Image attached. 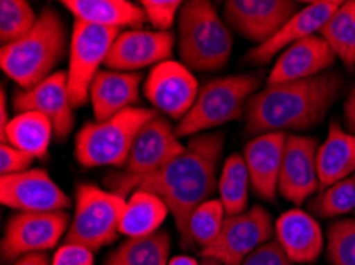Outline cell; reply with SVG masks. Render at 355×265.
Wrapping results in <instances>:
<instances>
[{
  "instance_id": "obj_1",
  "label": "cell",
  "mask_w": 355,
  "mask_h": 265,
  "mask_svg": "<svg viewBox=\"0 0 355 265\" xmlns=\"http://www.w3.org/2000/svg\"><path fill=\"white\" fill-rule=\"evenodd\" d=\"M225 134L206 132L191 137L185 151L161 169L147 175L114 172L105 176L109 191L128 199L134 191L158 196L174 216L184 248L193 246L188 223L199 205L211 199L218 188V162L223 153Z\"/></svg>"
},
{
  "instance_id": "obj_2",
  "label": "cell",
  "mask_w": 355,
  "mask_h": 265,
  "mask_svg": "<svg viewBox=\"0 0 355 265\" xmlns=\"http://www.w3.org/2000/svg\"><path fill=\"white\" fill-rule=\"evenodd\" d=\"M344 89V78L336 70L313 78L266 84L250 97L245 107V132L309 131L330 111Z\"/></svg>"
},
{
  "instance_id": "obj_3",
  "label": "cell",
  "mask_w": 355,
  "mask_h": 265,
  "mask_svg": "<svg viewBox=\"0 0 355 265\" xmlns=\"http://www.w3.org/2000/svg\"><path fill=\"white\" fill-rule=\"evenodd\" d=\"M66 48L67 34L61 15L46 7L29 34L2 46L0 66L24 91L32 89L55 73L53 68L66 56Z\"/></svg>"
},
{
  "instance_id": "obj_4",
  "label": "cell",
  "mask_w": 355,
  "mask_h": 265,
  "mask_svg": "<svg viewBox=\"0 0 355 265\" xmlns=\"http://www.w3.org/2000/svg\"><path fill=\"white\" fill-rule=\"evenodd\" d=\"M177 24V46L185 67L196 72H217L227 67L233 51V34L211 2H184Z\"/></svg>"
},
{
  "instance_id": "obj_5",
  "label": "cell",
  "mask_w": 355,
  "mask_h": 265,
  "mask_svg": "<svg viewBox=\"0 0 355 265\" xmlns=\"http://www.w3.org/2000/svg\"><path fill=\"white\" fill-rule=\"evenodd\" d=\"M157 115V110L132 107L109 121L86 122L75 137V159L85 169H125L134 138Z\"/></svg>"
},
{
  "instance_id": "obj_6",
  "label": "cell",
  "mask_w": 355,
  "mask_h": 265,
  "mask_svg": "<svg viewBox=\"0 0 355 265\" xmlns=\"http://www.w3.org/2000/svg\"><path fill=\"white\" fill-rule=\"evenodd\" d=\"M260 84V77L249 73L207 81L199 89L191 110L177 122L175 135L179 138L195 137L227 122L241 120L245 116L247 102L258 93Z\"/></svg>"
},
{
  "instance_id": "obj_7",
  "label": "cell",
  "mask_w": 355,
  "mask_h": 265,
  "mask_svg": "<svg viewBox=\"0 0 355 265\" xmlns=\"http://www.w3.org/2000/svg\"><path fill=\"white\" fill-rule=\"evenodd\" d=\"M126 199L99 186L78 185L75 189V212L69 226L66 241L80 243L98 251L110 245L120 235V221Z\"/></svg>"
},
{
  "instance_id": "obj_8",
  "label": "cell",
  "mask_w": 355,
  "mask_h": 265,
  "mask_svg": "<svg viewBox=\"0 0 355 265\" xmlns=\"http://www.w3.org/2000/svg\"><path fill=\"white\" fill-rule=\"evenodd\" d=\"M118 29L75 21L69 46L67 88L72 108H82L89 99V89L94 78L105 64L116 37Z\"/></svg>"
},
{
  "instance_id": "obj_9",
  "label": "cell",
  "mask_w": 355,
  "mask_h": 265,
  "mask_svg": "<svg viewBox=\"0 0 355 265\" xmlns=\"http://www.w3.org/2000/svg\"><path fill=\"white\" fill-rule=\"evenodd\" d=\"M274 232L270 212L255 205L241 214L227 216L217 240L201 250V257L222 265H242L252 253L271 240Z\"/></svg>"
},
{
  "instance_id": "obj_10",
  "label": "cell",
  "mask_w": 355,
  "mask_h": 265,
  "mask_svg": "<svg viewBox=\"0 0 355 265\" xmlns=\"http://www.w3.org/2000/svg\"><path fill=\"white\" fill-rule=\"evenodd\" d=\"M66 212L26 213L19 212L8 219L0 243L3 261H15L34 253L53 250L69 229Z\"/></svg>"
},
{
  "instance_id": "obj_11",
  "label": "cell",
  "mask_w": 355,
  "mask_h": 265,
  "mask_svg": "<svg viewBox=\"0 0 355 265\" xmlns=\"http://www.w3.org/2000/svg\"><path fill=\"white\" fill-rule=\"evenodd\" d=\"M0 200L5 207L26 213L64 212L71 199L43 169H29L0 178Z\"/></svg>"
},
{
  "instance_id": "obj_12",
  "label": "cell",
  "mask_w": 355,
  "mask_h": 265,
  "mask_svg": "<svg viewBox=\"0 0 355 265\" xmlns=\"http://www.w3.org/2000/svg\"><path fill=\"white\" fill-rule=\"evenodd\" d=\"M199 89L191 70L172 59L155 66L144 83V94L150 104L177 121L195 105Z\"/></svg>"
},
{
  "instance_id": "obj_13",
  "label": "cell",
  "mask_w": 355,
  "mask_h": 265,
  "mask_svg": "<svg viewBox=\"0 0 355 265\" xmlns=\"http://www.w3.org/2000/svg\"><path fill=\"white\" fill-rule=\"evenodd\" d=\"M319 146L314 137L287 134L279 176V196L297 207L320 191L317 169Z\"/></svg>"
},
{
  "instance_id": "obj_14",
  "label": "cell",
  "mask_w": 355,
  "mask_h": 265,
  "mask_svg": "<svg viewBox=\"0 0 355 265\" xmlns=\"http://www.w3.org/2000/svg\"><path fill=\"white\" fill-rule=\"evenodd\" d=\"M298 12V3L290 0H228L223 3V18L231 29L257 45L272 39Z\"/></svg>"
},
{
  "instance_id": "obj_15",
  "label": "cell",
  "mask_w": 355,
  "mask_h": 265,
  "mask_svg": "<svg viewBox=\"0 0 355 265\" xmlns=\"http://www.w3.org/2000/svg\"><path fill=\"white\" fill-rule=\"evenodd\" d=\"M172 32L132 29L116 37L104 66L116 72L137 73V70L169 61L174 53Z\"/></svg>"
},
{
  "instance_id": "obj_16",
  "label": "cell",
  "mask_w": 355,
  "mask_h": 265,
  "mask_svg": "<svg viewBox=\"0 0 355 265\" xmlns=\"http://www.w3.org/2000/svg\"><path fill=\"white\" fill-rule=\"evenodd\" d=\"M172 124L157 115L141 129L134 138L131 153L125 165L128 175H147L168 164L185 151Z\"/></svg>"
},
{
  "instance_id": "obj_17",
  "label": "cell",
  "mask_w": 355,
  "mask_h": 265,
  "mask_svg": "<svg viewBox=\"0 0 355 265\" xmlns=\"http://www.w3.org/2000/svg\"><path fill=\"white\" fill-rule=\"evenodd\" d=\"M18 113L39 111L50 118L58 140H66L73 127V113L67 88V72H55L32 89H21L13 97Z\"/></svg>"
},
{
  "instance_id": "obj_18",
  "label": "cell",
  "mask_w": 355,
  "mask_h": 265,
  "mask_svg": "<svg viewBox=\"0 0 355 265\" xmlns=\"http://www.w3.org/2000/svg\"><path fill=\"white\" fill-rule=\"evenodd\" d=\"M341 3L343 2H338V0H319V2H311L309 5H306L304 8H301L293 18H290L279 29L272 39L252 48L245 54V61L249 64H255V66H265L279 51L287 50L295 43L319 34L322 27L340 8Z\"/></svg>"
},
{
  "instance_id": "obj_19",
  "label": "cell",
  "mask_w": 355,
  "mask_h": 265,
  "mask_svg": "<svg viewBox=\"0 0 355 265\" xmlns=\"http://www.w3.org/2000/svg\"><path fill=\"white\" fill-rule=\"evenodd\" d=\"M285 142L287 134L284 132L263 134L247 143L244 149L250 186L257 196L266 202H272L279 192Z\"/></svg>"
},
{
  "instance_id": "obj_20",
  "label": "cell",
  "mask_w": 355,
  "mask_h": 265,
  "mask_svg": "<svg viewBox=\"0 0 355 265\" xmlns=\"http://www.w3.org/2000/svg\"><path fill=\"white\" fill-rule=\"evenodd\" d=\"M336 54L320 35H313L284 50L274 64L266 84L313 78L328 72Z\"/></svg>"
},
{
  "instance_id": "obj_21",
  "label": "cell",
  "mask_w": 355,
  "mask_h": 265,
  "mask_svg": "<svg viewBox=\"0 0 355 265\" xmlns=\"http://www.w3.org/2000/svg\"><path fill=\"white\" fill-rule=\"evenodd\" d=\"M276 241L292 264H313L324 250V232L309 213L300 208L285 212L274 224Z\"/></svg>"
},
{
  "instance_id": "obj_22",
  "label": "cell",
  "mask_w": 355,
  "mask_h": 265,
  "mask_svg": "<svg viewBox=\"0 0 355 265\" xmlns=\"http://www.w3.org/2000/svg\"><path fill=\"white\" fill-rule=\"evenodd\" d=\"M142 75L101 70L89 89L96 122L109 121L139 102Z\"/></svg>"
},
{
  "instance_id": "obj_23",
  "label": "cell",
  "mask_w": 355,
  "mask_h": 265,
  "mask_svg": "<svg viewBox=\"0 0 355 265\" xmlns=\"http://www.w3.org/2000/svg\"><path fill=\"white\" fill-rule=\"evenodd\" d=\"M61 5L71 12L75 21L110 29H137L147 21L141 5L128 0H62Z\"/></svg>"
},
{
  "instance_id": "obj_24",
  "label": "cell",
  "mask_w": 355,
  "mask_h": 265,
  "mask_svg": "<svg viewBox=\"0 0 355 265\" xmlns=\"http://www.w3.org/2000/svg\"><path fill=\"white\" fill-rule=\"evenodd\" d=\"M320 191L355 173V134L346 132L340 122L331 121L325 142L317 153Z\"/></svg>"
},
{
  "instance_id": "obj_25",
  "label": "cell",
  "mask_w": 355,
  "mask_h": 265,
  "mask_svg": "<svg viewBox=\"0 0 355 265\" xmlns=\"http://www.w3.org/2000/svg\"><path fill=\"white\" fill-rule=\"evenodd\" d=\"M55 135V126L50 118L39 111L18 113L0 134V142L24 151L34 159H45Z\"/></svg>"
},
{
  "instance_id": "obj_26",
  "label": "cell",
  "mask_w": 355,
  "mask_h": 265,
  "mask_svg": "<svg viewBox=\"0 0 355 265\" xmlns=\"http://www.w3.org/2000/svg\"><path fill=\"white\" fill-rule=\"evenodd\" d=\"M169 208L158 196L147 191H134L126 199L120 221V234L128 239H145L159 232Z\"/></svg>"
},
{
  "instance_id": "obj_27",
  "label": "cell",
  "mask_w": 355,
  "mask_h": 265,
  "mask_svg": "<svg viewBox=\"0 0 355 265\" xmlns=\"http://www.w3.org/2000/svg\"><path fill=\"white\" fill-rule=\"evenodd\" d=\"M171 253V235L168 232L128 239L110 254L104 265H168Z\"/></svg>"
},
{
  "instance_id": "obj_28",
  "label": "cell",
  "mask_w": 355,
  "mask_h": 265,
  "mask_svg": "<svg viewBox=\"0 0 355 265\" xmlns=\"http://www.w3.org/2000/svg\"><path fill=\"white\" fill-rule=\"evenodd\" d=\"M250 176L244 156L231 154L223 162L218 176V194L227 216L244 213L249 205Z\"/></svg>"
},
{
  "instance_id": "obj_29",
  "label": "cell",
  "mask_w": 355,
  "mask_h": 265,
  "mask_svg": "<svg viewBox=\"0 0 355 265\" xmlns=\"http://www.w3.org/2000/svg\"><path fill=\"white\" fill-rule=\"evenodd\" d=\"M319 35L324 39L336 57L341 59L344 67L354 70L355 67V0L343 2Z\"/></svg>"
},
{
  "instance_id": "obj_30",
  "label": "cell",
  "mask_w": 355,
  "mask_h": 265,
  "mask_svg": "<svg viewBox=\"0 0 355 265\" xmlns=\"http://www.w3.org/2000/svg\"><path fill=\"white\" fill-rule=\"evenodd\" d=\"M225 219H227V212L220 199H209L199 205L188 223V235H190L191 245L201 246V250L212 245L222 232Z\"/></svg>"
},
{
  "instance_id": "obj_31",
  "label": "cell",
  "mask_w": 355,
  "mask_h": 265,
  "mask_svg": "<svg viewBox=\"0 0 355 265\" xmlns=\"http://www.w3.org/2000/svg\"><path fill=\"white\" fill-rule=\"evenodd\" d=\"M39 16L26 0H2L0 2V42L10 45L23 39L35 26Z\"/></svg>"
},
{
  "instance_id": "obj_32",
  "label": "cell",
  "mask_w": 355,
  "mask_h": 265,
  "mask_svg": "<svg viewBox=\"0 0 355 265\" xmlns=\"http://www.w3.org/2000/svg\"><path fill=\"white\" fill-rule=\"evenodd\" d=\"M320 218H336L355 210V173L322 191L311 203Z\"/></svg>"
},
{
  "instance_id": "obj_33",
  "label": "cell",
  "mask_w": 355,
  "mask_h": 265,
  "mask_svg": "<svg viewBox=\"0 0 355 265\" xmlns=\"http://www.w3.org/2000/svg\"><path fill=\"white\" fill-rule=\"evenodd\" d=\"M327 259L331 265H355V218L338 219L328 227Z\"/></svg>"
},
{
  "instance_id": "obj_34",
  "label": "cell",
  "mask_w": 355,
  "mask_h": 265,
  "mask_svg": "<svg viewBox=\"0 0 355 265\" xmlns=\"http://www.w3.org/2000/svg\"><path fill=\"white\" fill-rule=\"evenodd\" d=\"M147 16V21L155 30L171 32L175 23V16L180 13L184 2L180 0H142L139 3Z\"/></svg>"
},
{
  "instance_id": "obj_35",
  "label": "cell",
  "mask_w": 355,
  "mask_h": 265,
  "mask_svg": "<svg viewBox=\"0 0 355 265\" xmlns=\"http://www.w3.org/2000/svg\"><path fill=\"white\" fill-rule=\"evenodd\" d=\"M32 162H34V158L26 154L24 151L8 143L0 145V172H2V176L29 170Z\"/></svg>"
},
{
  "instance_id": "obj_36",
  "label": "cell",
  "mask_w": 355,
  "mask_h": 265,
  "mask_svg": "<svg viewBox=\"0 0 355 265\" xmlns=\"http://www.w3.org/2000/svg\"><path fill=\"white\" fill-rule=\"evenodd\" d=\"M93 250L86 248L80 243L66 241L59 246L55 256H53V265H94Z\"/></svg>"
},
{
  "instance_id": "obj_37",
  "label": "cell",
  "mask_w": 355,
  "mask_h": 265,
  "mask_svg": "<svg viewBox=\"0 0 355 265\" xmlns=\"http://www.w3.org/2000/svg\"><path fill=\"white\" fill-rule=\"evenodd\" d=\"M242 265H293L285 256L277 241H268L245 259Z\"/></svg>"
},
{
  "instance_id": "obj_38",
  "label": "cell",
  "mask_w": 355,
  "mask_h": 265,
  "mask_svg": "<svg viewBox=\"0 0 355 265\" xmlns=\"http://www.w3.org/2000/svg\"><path fill=\"white\" fill-rule=\"evenodd\" d=\"M343 120L344 126L347 127V131L351 134H355V83L343 105Z\"/></svg>"
},
{
  "instance_id": "obj_39",
  "label": "cell",
  "mask_w": 355,
  "mask_h": 265,
  "mask_svg": "<svg viewBox=\"0 0 355 265\" xmlns=\"http://www.w3.org/2000/svg\"><path fill=\"white\" fill-rule=\"evenodd\" d=\"M15 265H53V264L43 253H34L18 259V261L15 262Z\"/></svg>"
},
{
  "instance_id": "obj_40",
  "label": "cell",
  "mask_w": 355,
  "mask_h": 265,
  "mask_svg": "<svg viewBox=\"0 0 355 265\" xmlns=\"http://www.w3.org/2000/svg\"><path fill=\"white\" fill-rule=\"evenodd\" d=\"M7 93H5V88L2 86V91H0V134L5 131V127L10 122L7 116Z\"/></svg>"
},
{
  "instance_id": "obj_41",
  "label": "cell",
  "mask_w": 355,
  "mask_h": 265,
  "mask_svg": "<svg viewBox=\"0 0 355 265\" xmlns=\"http://www.w3.org/2000/svg\"><path fill=\"white\" fill-rule=\"evenodd\" d=\"M168 265H201V262H198L196 259L191 256H175L169 259Z\"/></svg>"
},
{
  "instance_id": "obj_42",
  "label": "cell",
  "mask_w": 355,
  "mask_h": 265,
  "mask_svg": "<svg viewBox=\"0 0 355 265\" xmlns=\"http://www.w3.org/2000/svg\"><path fill=\"white\" fill-rule=\"evenodd\" d=\"M201 265H222V264L217 262V261H212V259H202Z\"/></svg>"
}]
</instances>
